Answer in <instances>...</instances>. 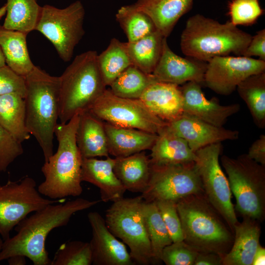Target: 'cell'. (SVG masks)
Returning <instances> with one entry per match:
<instances>
[{"label":"cell","mask_w":265,"mask_h":265,"mask_svg":"<svg viewBox=\"0 0 265 265\" xmlns=\"http://www.w3.org/2000/svg\"><path fill=\"white\" fill-rule=\"evenodd\" d=\"M76 139L82 158L109 156L104 122L89 111L79 114Z\"/></svg>","instance_id":"d4e9b609"},{"label":"cell","mask_w":265,"mask_h":265,"mask_svg":"<svg viewBox=\"0 0 265 265\" xmlns=\"http://www.w3.org/2000/svg\"><path fill=\"white\" fill-rule=\"evenodd\" d=\"M79 120L76 114L66 123H57L55 128L58 148L41 167L45 180L37 189L42 195L57 199L79 196L82 192V158L76 139Z\"/></svg>","instance_id":"277c9868"},{"label":"cell","mask_w":265,"mask_h":265,"mask_svg":"<svg viewBox=\"0 0 265 265\" xmlns=\"http://www.w3.org/2000/svg\"><path fill=\"white\" fill-rule=\"evenodd\" d=\"M265 72V61L243 56H215L207 62L204 83L216 93L229 95L249 76Z\"/></svg>","instance_id":"5bb4252c"},{"label":"cell","mask_w":265,"mask_h":265,"mask_svg":"<svg viewBox=\"0 0 265 265\" xmlns=\"http://www.w3.org/2000/svg\"><path fill=\"white\" fill-rule=\"evenodd\" d=\"M23 152L22 143L0 125V172L6 171Z\"/></svg>","instance_id":"ab89813d"},{"label":"cell","mask_w":265,"mask_h":265,"mask_svg":"<svg viewBox=\"0 0 265 265\" xmlns=\"http://www.w3.org/2000/svg\"><path fill=\"white\" fill-rule=\"evenodd\" d=\"M154 80L133 65L125 70L110 84V90L115 95L128 99H139L148 86Z\"/></svg>","instance_id":"e575fe53"},{"label":"cell","mask_w":265,"mask_h":265,"mask_svg":"<svg viewBox=\"0 0 265 265\" xmlns=\"http://www.w3.org/2000/svg\"><path fill=\"white\" fill-rule=\"evenodd\" d=\"M26 257L21 255H16L9 257L7 260L10 265H24L26 264Z\"/></svg>","instance_id":"bcb514c9"},{"label":"cell","mask_w":265,"mask_h":265,"mask_svg":"<svg viewBox=\"0 0 265 265\" xmlns=\"http://www.w3.org/2000/svg\"><path fill=\"white\" fill-rule=\"evenodd\" d=\"M167 125L187 142L194 152L212 144L239 137L238 131L214 126L185 113Z\"/></svg>","instance_id":"ac0fdd59"},{"label":"cell","mask_w":265,"mask_h":265,"mask_svg":"<svg viewBox=\"0 0 265 265\" xmlns=\"http://www.w3.org/2000/svg\"><path fill=\"white\" fill-rule=\"evenodd\" d=\"M97 62L104 82L110 86L112 82L132 63L125 42L112 38L107 48L98 54Z\"/></svg>","instance_id":"1f68e13d"},{"label":"cell","mask_w":265,"mask_h":265,"mask_svg":"<svg viewBox=\"0 0 265 265\" xmlns=\"http://www.w3.org/2000/svg\"><path fill=\"white\" fill-rule=\"evenodd\" d=\"M98 53L88 51L77 55L60 79V123L88 111L106 89L98 62Z\"/></svg>","instance_id":"8992f818"},{"label":"cell","mask_w":265,"mask_h":265,"mask_svg":"<svg viewBox=\"0 0 265 265\" xmlns=\"http://www.w3.org/2000/svg\"><path fill=\"white\" fill-rule=\"evenodd\" d=\"M26 93L25 77L5 65L0 67V95L17 94L24 98Z\"/></svg>","instance_id":"60d3db41"},{"label":"cell","mask_w":265,"mask_h":265,"mask_svg":"<svg viewBox=\"0 0 265 265\" xmlns=\"http://www.w3.org/2000/svg\"><path fill=\"white\" fill-rule=\"evenodd\" d=\"M236 204L235 211L242 217L262 221L265 216V166L246 154L237 158L220 159Z\"/></svg>","instance_id":"52a82bcc"},{"label":"cell","mask_w":265,"mask_h":265,"mask_svg":"<svg viewBox=\"0 0 265 265\" xmlns=\"http://www.w3.org/2000/svg\"><path fill=\"white\" fill-rule=\"evenodd\" d=\"M207 64L206 62L176 54L164 38L160 57L152 75L156 80L179 86L189 81L202 84Z\"/></svg>","instance_id":"2e32d148"},{"label":"cell","mask_w":265,"mask_h":265,"mask_svg":"<svg viewBox=\"0 0 265 265\" xmlns=\"http://www.w3.org/2000/svg\"><path fill=\"white\" fill-rule=\"evenodd\" d=\"M88 111L111 125L155 134L167 124L152 113L139 99L120 97L107 89Z\"/></svg>","instance_id":"8fae6325"},{"label":"cell","mask_w":265,"mask_h":265,"mask_svg":"<svg viewBox=\"0 0 265 265\" xmlns=\"http://www.w3.org/2000/svg\"><path fill=\"white\" fill-rule=\"evenodd\" d=\"M92 230L89 242L94 265H133L126 245L108 229L105 219L97 212L87 215Z\"/></svg>","instance_id":"9a60e30c"},{"label":"cell","mask_w":265,"mask_h":265,"mask_svg":"<svg viewBox=\"0 0 265 265\" xmlns=\"http://www.w3.org/2000/svg\"><path fill=\"white\" fill-rule=\"evenodd\" d=\"M221 151V143L200 148L195 152L194 163L206 198L234 234V226L238 221L228 180L219 162Z\"/></svg>","instance_id":"30bf717a"},{"label":"cell","mask_w":265,"mask_h":265,"mask_svg":"<svg viewBox=\"0 0 265 265\" xmlns=\"http://www.w3.org/2000/svg\"><path fill=\"white\" fill-rule=\"evenodd\" d=\"M164 38L156 30L138 40L125 42L132 65L152 74L160 57Z\"/></svg>","instance_id":"83f0119b"},{"label":"cell","mask_w":265,"mask_h":265,"mask_svg":"<svg viewBox=\"0 0 265 265\" xmlns=\"http://www.w3.org/2000/svg\"><path fill=\"white\" fill-rule=\"evenodd\" d=\"M100 202L78 198L63 204H49L26 216L15 227L17 234L4 240L0 262L21 255L30 259L34 265H51L45 245L49 233L55 228L66 225L76 212Z\"/></svg>","instance_id":"6da1fadb"},{"label":"cell","mask_w":265,"mask_h":265,"mask_svg":"<svg viewBox=\"0 0 265 265\" xmlns=\"http://www.w3.org/2000/svg\"><path fill=\"white\" fill-rule=\"evenodd\" d=\"M0 237L1 236H0V253L2 250L3 242H4V240Z\"/></svg>","instance_id":"681fc988"},{"label":"cell","mask_w":265,"mask_h":265,"mask_svg":"<svg viewBox=\"0 0 265 265\" xmlns=\"http://www.w3.org/2000/svg\"><path fill=\"white\" fill-rule=\"evenodd\" d=\"M144 202L141 195L113 202L106 211L105 221L109 231L129 247L134 263L146 265L153 263V259Z\"/></svg>","instance_id":"ba28073f"},{"label":"cell","mask_w":265,"mask_h":265,"mask_svg":"<svg viewBox=\"0 0 265 265\" xmlns=\"http://www.w3.org/2000/svg\"><path fill=\"white\" fill-rule=\"evenodd\" d=\"M6 13V5H4L1 8H0V19Z\"/></svg>","instance_id":"c3c4849f"},{"label":"cell","mask_w":265,"mask_h":265,"mask_svg":"<svg viewBox=\"0 0 265 265\" xmlns=\"http://www.w3.org/2000/svg\"><path fill=\"white\" fill-rule=\"evenodd\" d=\"M265 264V248L260 244L254 256L252 265H264Z\"/></svg>","instance_id":"f6af8a7d"},{"label":"cell","mask_w":265,"mask_h":265,"mask_svg":"<svg viewBox=\"0 0 265 265\" xmlns=\"http://www.w3.org/2000/svg\"><path fill=\"white\" fill-rule=\"evenodd\" d=\"M259 221L243 217L234 226V240L231 249L223 257V265H252L260 244L261 228Z\"/></svg>","instance_id":"603a6c76"},{"label":"cell","mask_w":265,"mask_h":265,"mask_svg":"<svg viewBox=\"0 0 265 265\" xmlns=\"http://www.w3.org/2000/svg\"><path fill=\"white\" fill-rule=\"evenodd\" d=\"M193 0H137L135 7L146 13L157 30L168 37L179 20L191 8Z\"/></svg>","instance_id":"cb8c5ba5"},{"label":"cell","mask_w":265,"mask_h":265,"mask_svg":"<svg viewBox=\"0 0 265 265\" xmlns=\"http://www.w3.org/2000/svg\"><path fill=\"white\" fill-rule=\"evenodd\" d=\"M143 213L151 243L153 263L161 261L162 250L172 243L155 202H144Z\"/></svg>","instance_id":"836d02e7"},{"label":"cell","mask_w":265,"mask_h":265,"mask_svg":"<svg viewBox=\"0 0 265 265\" xmlns=\"http://www.w3.org/2000/svg\"><path fill=\"white\" fill-rule=\"evenodd\" d=\"M183 96V113L188 114L211 124L223 127L228 118L238 112V104L220 105L216 99H207L201 88V84L189 81L180 87Z\"/></svg>","instance_id":"e0dca14e"},{"label":"cell","mask_w":265,"mask_h":265,"mask_svg":"<svg viewBox=\"0 0 265 265\" xmlns=\"http://www.w3.org/2000/svg\"><path fill=\"white\" fill-rule=\"evenodd\" d=\"M252 36L230 21L222 24L197 14L188 18L180 39V47L187 57L208 62L218 56H242Z\"/></svg>","instance_id":"5b68a950"},{"label":"cell","mask_w":265,"mask_h":265,"mask_svg":"<svg viewBox=\"0 0 265 265\" xmlns=\"http://www.w3.org/2000/svg\"><path fill=\"white\" fill-rule=\"evenodd\" d=\"M85 9L80 0H76L64 8L46 4L42 6L35 30L53 44L63 61L68 62L85 34Z\"/></svg>","instance_id":"9c48e42d"},{"label":"cell","mask_w":265,"mask_h":265,"mask_svg":"<svg viewBox=\"0 0 265 265\" xmlns=\"http://www.w3.org/2000/svg\"><path fill=\"white\" fill-rule=\"evenodd\" d=\"M248 156L259 163L265 166V135L261 134L250 147Z\"/></svg>","instance_id":"7bdbcfd3"},{"label":"cell","mask_w":265,"mask_h":265,"mask_svg":"<svg viewBox=\"0 0 265 265\" xmlns=\"http://www.w3.org/2000/svg\"><path fill=\"white\" fill-rule=\"evenodd\" d=\"M160 213L172 242L184 239L180 218L176 202L160 200L155 202Z\"/></svg>","instance_id":"f35d334b"},{"label":"cell","mask_w":265,"mask_h":265,"mask_svg":"<svg viewBox=\"0 0 265 265\" xmlns=\"http://www.w3.org/2000/svg\"><path fill=\"white\" fill-rule=\"evenodd\" d=\"M150 149L152 165L157 166L183 164L194 162L195 153L187 142L174 132L167 124L158 133Z\"/></svg>","instance_id":"44dd1931"},{"label":"cell","mask_w":265,"mask_h":265,"mask_svg":"<svg viewBox=\"0 0 265 265\" xmlns=\"http://www.w3.org/2000/svg\"><path fill=\"white\" fill-rule=\"evenodd\" d=\"M139 99L156 116L168 123L183 113V100L179 85L154 80Z\"/></svg>","instance_id":"ffe728a7"},{"label":"cell","mask_w":265,"mask_h":265,"mask_svg":"<svg viewBox=\"0 0 265 265\" xmlns=\"http://www.w3.org/2000/svg\"><path fill=\"white\" fill-rule=\"evenodd\" d=\"M26 35L22 32L6 29L0 24V47L6 65L24 77L35 66L28 51Z\"/></svg>","instance_id":"4316f807"},{"label":"cell","mask_w":265,"mask_h":265,"mask_svg":"<svg viewBox=\"0 0 265 265\" xmlns=\"http://www.w3.org/2000/svg\"><path fill=\"white\" fill-rule=\"evenodd\" d=\"M92 251L89 242L69 241L61 244L52 260L51 265H90Z\"/></svg>","instance_id":"d590c367"},{"label":"cell","mask_w":265,"mask_h":265,"mask_svg":"<svg viewBox=\"0 0 265 265\" xmlns=\"http://www.w3.org/2000/svg\"><path fill=\"white\" fill-rule=\"evenodd\" d=\"M242 56L252 57L257 56L265 61V29L258 31L252 38Z\"/></svg>","instance_id":"b9f144b4"},{"label":"cell","mask_w":265,"mask_h":265,"mask_svg":"<svg viewBox=\"0 0 265 265\" xmlns=\"http://www.w3.org/2000/svg\"><path fill=\"white\" fill-rule=\"evenodd\" d=\"M115 18L126 35L127 42L138 40L157 30L151 19L133 4L121 6Z\"/></svg>","instance_id":"d6a6232c"},{"label":"cell","mask_w":265,"mask_h":265,"mask_svg":"<svg viewBox=\"0 0 265 265\" xmlns=\"http://www.w3.org/2000/svg\"><path fill=\"white\" fill-rule=\"evenodd\" d=\"M115 158L105 159L82 158L81 180L99 188L101 201L115 202L124 197L126 191L114 171Z\"/></svg>","instance_id":"d6986e66"},{"label":"cell","mask_w":265,"mask_h":265,"mask_svg":"<svg viewBox=\"0 0 265 265\" xmlns=\"http://www.w3.org/2000/svg\"><path fill=\"white\" fill-rule=\"evenodd\" d=\"M25 117L24 98L17 94L0 95V125L21 143L30 136Z\"/></svg>","instance_id":"f1b7e54d"},{"label":"cell","mask_w":265,"mask_h":265,"mask_svg":"<svg viewBox=\"0 0 265 265\" xmlns=\"http://www.w3.org/2000/svg\"><path fill=\"white\" fill-rule=\"evenodd\" d=\"M223 257L214 253L198 252L193 265H221Z\"/></svg>","instance_id":"ee69618b"},{"label":"cell","mask_w":265,"mask_h":265,"mask_svg":"<svg viewBox=\"0 0 265 265\" xmlns=\"http://www.w3.org/2000/svg\"><path fill=\"white\" fill-rule=\"evenodd\" d=\"M25 79L26 128L38 142L46 161L53 153L54 131L59 119V77L34 66Z\"/></svg>","instance_id":"7a4b0ae2"},{"label":"cell","mask_w":265,"mask_h":265,"mask_svg":"<svg viewBox=\"0 0 265 265\" xmlns=\"http://www.w3.org/2000/svg\"><path fill=\"white\" fill-rule=\"evenodd\" d=\"M5 5V28L26 34L35 30L42 10L36 0H7Z\"/></svg>","instance_id":"4dcf8cb0"},{"label":"cell","mask_w":265,"mask_h":265,"mask_svg":"<svg viewBox=\"0 0 265 265\" xmlns=\"http://www.w3.org/2000/svg\"><path fill=\"white\" fill-rule=\"evenodd\" d=\"M6 65L4 56L0 47V67Z\"/></svg>","instance_id":"7dc6e473"},{"label":"cell","mask_w":265,"mask_h":265,"mask_svg":"<svg viewBox=\"0 0 265 265\" xmlns=\"http://www.w3.org/2000/svg\"><path fill=\"white\" fill-rule=\"evenodd\" d=\"M236 89L247 106L255 125L265 129V72L249 76Z\"/></svg>","instance_id":"f546056e"},{"label":"cell","mask_w":265,"mask_h":265,"mask_svg":"<svg viewBox=\"0 0 265 265\" xmlns=\"http://www.w3.org/2000/svg\"><path fill=\"white\" fill-rule=\"evenodd\" d=\"M228 7L230 21L236 26L255 23L264 11L259 0H232Z\"/></svg>","instance_id":"8d00e7d4"},{"label":"cell","mask_w":265,"mask_h":265,"mask_svg":"<svg viewBox=\"0 0 265 265\" xmlns=\"http://www.w3.org/2000/svg\"><path fill=\"white\" fill-rule=\"evenodd\" d=\"M151 176L141 193L145 201L177 202L188 195L204 194L195 163L157 166L152 165Z\"/></svg>","instance_id":"4fadbf2b"},{"label":"cell","mask_w":265,"mask_h":265,"mask_svg":"<svg viewBox=\"0 0 265 265\" xmlns=\"http://www.w3.org/2000/svg\"><path fill=\"white\" fill-rule=\"evenodd\" d=\"M114 171L126 190L141 192L149 182L151 166L144 151L121 158H115Z\"/></svg>","instance_id":"484cf974"},{"label":"cell","mask_w":265,"mask_h":265,"mask_svg":"<svg viewBox=\"0 0 265 265\" xmlns=\"http://www.w3.org/2000/svg\"><path fill=\"white\" fill-rule=\"evenodd\" d=\"M104 122L109 155L125 157L151 148L158 134Z\"/></svg>","instance_id":"7402d4cb"},{"label":"cell","mask_w":265,"mask_h":265,"mask_svg":"<svg viewBox=\"0 0 265 265\" xmlns=\"http://www.w3.org/2000/svg\"><path fill=\"white\" fill-rule=\"evenodd\" d=\"M197 253L183 240L173 242L162 250L161 261L166 265H193Z\"/></svg>","instance_id":"74e56055"},{"label":"cell","mask_w":265,"mask_h":265,"mask_svg":"<svg viewBox=\"0 0 265 265\" xmlns=\"http://www.w3.org/2000/svg\"><path fill=\"white\" fill-rule=\"evenodd\" d=\"M36 186L35 181L29 176L0 184V236L4 240L28 214L59 202L45 198Z\"/></svg>","instance_id":"7c38bea8"},{"label":"cell","mask_w":265,"mask_h":265,"mask_svg":"<svg viewBox=\"0 0 265 265\" xmlns=\"http://www.w3.org/2000/svg\"><path fill=\"white\" fill-rule=\"evenodd\" d=\"M176 206L183 241L198 252L214 253L223 258L231 248L233 233L205 194L188 195L178 200Z\"/></svg>","instance_id":"3957f363"}]
</instances>
